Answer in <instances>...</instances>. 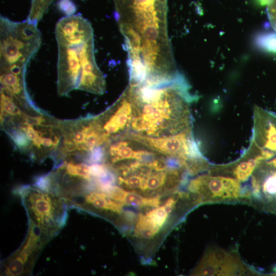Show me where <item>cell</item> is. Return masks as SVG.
Segmentation results:
<instances>
[{"instance_id": "cell-25", "label": "cell", "mask_w": 276, "mask_h": 276, "mask_svg": "<svg viewBox=\"0 0 276 276\" xmlns=\"http://www.w3.org/2000/svg\"><path fill=\"white\" fill-rule=\"evenodd\" d=\"M270 1V0H256V2L259 5L263 6L268 5Z\"/></svg>"}, {"instance_id": "cell-4", "label": "cell", "mask_w": 276, "mask_h": 276, "mask_svg": "<svg viewBox=\"0 0 276 276\" xmlns=\"http://www.w3.org/2000/svg\"><path fill=\"white\" fill-rule=\"evenodd\" d=\"M37 26L27 20L16 22L1 16V71L27 67L41 43V34Z\"/></svg>"}, {"instance_id": "cell-19", "label": "cell", "mask_w": 276, "mask_h": 276, "mask_svg": "<svg viewBox=\"0 0 276 276\" xmlns=\"http://www.w3.org/2000/svg\"><path fill=\"white\" fill-rule=\"evenodd\" d=\"M160 228L146 215L140 214L135 226L134 233L138 237L151 239L158 232Z\"/></svg>"}, {"instance_id": "cell-24", "label": "cell", "mask_w": 276, "mask_h": 276, "mask_svg": "<svg viewBox=\"0 0 276 276\" xmlns=\"http://www.w3.org/2000/svg\"><path fill=\"white\" fill-rule=\"evenodd\" d=\"M58 5L67 16L73 15L76 11V6L71 0H60Z\"/></svg>"}, {"instance_id": "cell-3", "label": "cell", "mask_w": 276, "mask_h": 276, "mask_svg": "<svg viewBox=\"0 0 276 276\" xmlns=\"http://www.w3.org/2000/svg\"><path fill=\"white\" fill-rule=\"evenodd\" d=\"M3 129L19 149L38 162L52 157L57 166L63 160L61 122L35 109L1 121Z\"/></svg>"}, {"instance_id": "cell-20", "label": "cell", "mask_w": 276, "mask_h": 276, "mask_svg": "<svg viewBox=\"0 0 276 276\" xmlns=\"http://www.w3.org/2000/svg\"><path fill=\"white\" fill-rule=\"evenodd\" d=\"M254 43L258 49L263 51L276 53V32H261L255 36Z\"/></svg>"}, {"instance_id": "cell-13", "label": "cell", "mask_w": 276, "mask_h": 276, "mask_svg": "<svg viewBox=\"0 0 276 276\" xmlns=\"http://www.w3.org/2000/svg\"><path fill=\"white\" fill-rule=\"evenodd\" d=\"M132 111L131 103L125 90L111 106L96 117L111 141L129 131Z\"/></svg>"}, {"instance_id": "cell-17", "label": "cell", "mask_w": 276, "mask_h": 276, "mask_svg": "<svg viewBox=\"0 0 276 276\" xmlns=\"http://www.w3.org/2000/svg\"><path fill=\"white\" fill-rule=\"evenodd\" d=\"M104 192L112 199L122 204L132 205L139 207H157L160 203L159 196L144 197L140 194L126 191L116 185L111 186Z\"/></svg>"}, {"instance_id": "cell-18", "label": "cell", "mask_w": 276, "mask_h": 276, "mask_svg": "<svg viewBox=\"0 0 276 276\" xmlns=\"http://www.w3.org/2000/svg\"><path fill=\"white\" fill-rule=\"evenodd\" d=\"M264 159L265 157L258 150L257 154L254 155V157L246 158L237 164L233 172V175L239 181L247 180L259 162Z\"/></svg>"}, {"instance_id": "cell-9", "label": "cell", "mask_w": 276, "mask_h": 276, "mask_svg": "<svg viewBox=\"0 0 276 276\" xmlns=\"http://www.w3.org/2000/svg\"><path fill=\"white\" fill-rule=\"evenodd\" d=\"M188 189L203 202L232 200L241 196L240 181L226 176H199L190 181Z\"/></svg>"}, {"instance_id": "cell-22", "label": "cell", "mask_w": 276, "mask_h": 276, "mask_svg": "<svg viewBox=\"0 0 276 276\" xmlns=\"http://www.w3.org/2000/svg\"><path fill=\"white\" fill-rule=\"evenodd\" d=\"M169 213L163 205L148 212L146 215L156 225L161 227L166 221Z\"/></svg>"}, {"instance_id": "cell-11", "label": "cell", "mask_w": 276, "mask_h": 276, "mask_svg": "<svg viewBox=\"0 0 276 276\" xmlns=\"http://www.w3.org/2000/svg\"><path fill=\"white\" fill-rule=\"evenodd\" d=\"M254 198L260 208L276 214V155L260 160L252 174Z\"/></svg>"}, {"instance_id": "cell-7", "label": "cell", "mask_w": 276, "mask_h": 276, "mask_svg": "<svg viewBox=\"0 0 276 276\" xmlns=\"http://www.w3.org/2000/svg\"><path fill=\"white\" fill-rule=\"evenodd\" d=\"M122 136L135 140L164 155L178 158L186 170L205 160L194 139L192 130L161 137L147 136L132 132L126 133Z\"/></svg>"}, {"instance_id": "cell-6", "label": "cell", "mask_w": 276, "mask_h": 276, "mask_svg": "<svg viewBox=\"0 0 276 276\" xmlns=\"http://www.w3.org/2000/svg\"><path fill=\"white\" fill-rule=\"evenodd\" d=\"M63 131V160L79 156L89 163L98 160L110 140L96 117L61 122Z\"/></svg>"}, {"instance_id": "cell-1", "label": "cell", "mask_w": 276, "mask_h": 276, "mask_svg": "<svg viewBox=\"0 0 276 276\" xmlns=\"http://www.w3.org/2000/svg\"><path fill=\"white\" fill-rule=\"evenodd\" d=\"M113 1L129 73L145 78L173 74L177 67L168 34V0Z\"/></svg>"}, {"instance_id": "cell-21", "label": "cell", "mask_w": 276, "mask_h": 276, "mask_svg": "<svg viewBox=\"0 0 276 276\" xmlns=\"http://www.w3.org/2000/svg\"><path fill=\"white\" fill-rule=\"evenodd\" d=\"M53 0H32L27 20L36 25L41 19Z\"/></svg>"}, {"instance_id": "cell-5", "label": "cell", "mask_w": 276, "mask_h": 276, "mask_svg": "<svg viewBox=\"0 0 276 276\" xmlns=\"http://www.w3.org/2000/svg\"><path fill=\"white\" fill-rule=\"evenodd\" d=\"M29 222L38 226L51 239L65 225L68 205L59 195L36 186H23L17 191Z\"/></svg>"}, {"instance_id": "cell-8", "label": "cell", "mask_w": 276, "mask_h": 276, "mask_svg": "<svg viewBox=\"0 0 276 276\" xmlns=\"http://www.w3.org/2000/svg\"><path fill=\"white\" fill-rule=\"evenodd\" d=\"M51 240L37 226L29 222L27 237L21 246L3 263V274H30L35 262L45 244Z\"/></svg>"}, {"instance_id": "cell-14", "label": "cell", "mask_w": 276, "mask_h": 276, "mask_svg": "<svg viewBox=\"0 0 276 276\" xmlns=\"http://www.w3.org/2000/svg\"><path fill=\"white\" fill-rule=\"evenodd\" d=\"M251 145L268 157L276 155V114L255 106Z\"/></svg>"}, {"instance_id": "cell-12", "label": "cell", "mask_w": 276, "mask_h": 276, "mask_svg": "<svg viewBox=\"0 0 276 276\" xmlns=\"http://www.w3.org/2000/svg\"><path fill=\"white\" fill-rule=\"evenodd\" d=\"M245 265L235 254L215 248L209 249L192 272L197 275H240L247 272Z\"/></svg>"}, {"instance_id": "cell-2", "label": "cell", "mask_w": 276, "mask_h": 276, "mask_svg": "<svg viewBox=\"0 0 276 276\" xmlns=\"http://www.w3.org/2000/svg\"><path fill=\"white\" fill-rule=\"evenodd\" d=\"M125 90L132 110L128 132L161 137L192 130L189 104L196 97L184 77L156 85L129 84Z\"/></svg>"}, {"instance_id": "cell-23", "label": "cell", "mask_w": 276, "mask_h": 276, "mask_svg": "<svg viewBox=\"0 0 276 276\" xmlns=\"http://www.w3.org/2000/svg\"><path fill=\"white\" fill-rule=\"evenodd\" d=\"M267 15L270 24L276 31V0H270L267 7Z\"/></svg>"}, {"instance_id": "cell-10", "label": "cell", "mask_w": 276, "mask_h": 276, "mask_svg": "<svg viewBox=\"0 0 276 276\" xmlns=\"http://www.w3.org/2000/svg\"><path fill=\"white\" fill-rule=\"evenodd\" d=\"M87 41L58 44L57 91L60 96H67L78 88L81 73V52Z\"/></svg>"}, {"instance_id": "cell-15", "label": "cell", "mask_w": 276, "mask_h": 276, "mask_svg": "<svg viewBox=\"0 0 276 276\" xmlns=\"http://www.w3.org/2000/svg\"><path fill=\"white\" fill-rule=\"evenodd\" d=\"M81 63V73L77 89L99 95L103 94L105 81L95 60L94 38L83 45Z\"/></svg>"}, {"instance_id": "cell-16", "label": "cell", "mask_w": 276, "mask_h": 276, "mask_svg": "<svg viewBox=\"0 0 276 276\" xmlns=\"http://www.w3.org/2000/svg\"><path fill=\"white\" fill-rule=\"evenodd\" d=\"M27 67H11L1 71V91L11 97L23 110L32 108L25 84Z\"/></svg>"}]
</instances>
